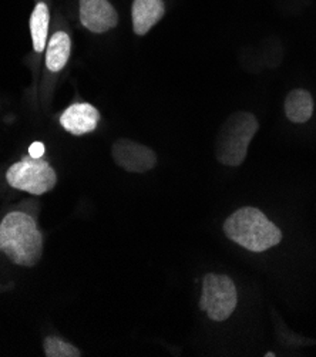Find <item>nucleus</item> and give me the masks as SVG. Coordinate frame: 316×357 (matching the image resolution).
Here are the masks:
<instances>
[{
  "label": "nucleus",
  "instance_id": "2",
  "mask_svg": "<svg viewBox=\"0 0 316 357\" xmlns=\"http://www.w3.org/2000/svg\"><path fill=\"white\" fill-rule=\"evenodd\" d=\"M225 235L251 252H264L283 241V232L264 212L254 206H243L224 222Z\"/></svg>",
  "mask_w": 316,
  "mask_h": 357
},
{
  "label": "nucleus",
  "instance_id": "13",
  "mask_svg": "<svg viewBox=\"0 0 316 357\" xmlns=\"http://www.w3.org/2000/svg\"><path fill=\"white\" fill-rule=\"evenodd\" d=\"M45 354L47 357H79L80 350L76 349L73 344L64 342L60 337L49 336L43 343Z\"/></svg>",
  "mask_w": 316,
  "mask_h": 357
},
{
  "label": "nucleus",
  "instance_id": "4",
  "mask_svg": "<svg viewBox=\"0 0 316 357\" xmlns=\"http://www.w3.org/2000/svg\"><path fill=\"white\" fill-rule=\"evenodd\" d=\"M6 181L12 188L31 195H43L56 187L57 175L47 161L29 155L8 169Z\"/></svg>",
  "mask_w": 316,
  "mask_h": 357
},
{
  "label": "nucleus",
  "instance_id": "12",
  "mask_svg": "<svg viewBox=\"0 0 316 357\" xmlns=\"http://www.w3.org/2000/svg\"><path fill=\"white\" fill-rule=\"evenodd\" d=\"M49 23H50V13L46 3L40 2L33 9L30 16V33H31V42L33 49L36 53L45 52L46 42H47V33H49Z\"/></svg>",
  "mask_w": 316,
  "mask_h": 357
},
{
  "label": "nucleus",
  "instance_id": "5",
  "mask_svg": "<svg viewBox=\"0 0 316 357\" xmlns=\"http://www.w3.org/2000/svg\"><path fill=\"white\" fill-rule=\"evenodd\" d=\"M238 305V292L235 283L227 275L206 273L202 280V295L200 307L211 320L224 322Z\"/></svg>",
  "mask_w": 316,
  "mask_h": 357
},
{
  "label": "nucleus",
  "instance_id": "8",
  "mask_svg": "<svg viewBox=\"0 0 316 357\" xmlns=\"http://www.w3.org/2000/svg\"><path fill=\"white\" fill-rule=\"evenodd\" d=\"M100 121V113L89 102H76L60 116L61 127L73 135H84L93 132Z\"/></svg>",
  "mask_w": 316,
  "mask_h": 357
},
{
  "label": "nucleus",
  "instance_id": "10",
  "mask_svg": "<svg viewBox=\"0 0 316 357\" xmlns=\"http://www.w3.org/2000/svg\"><path fill=\"white\" fill-rule=\"evenodd\" d=\"M285 116L295 124H305L313 114V98L308 90L295 89L285 98Z\"/></svg>",
  "mask_w": 316,
  "mask_h": 357
},
{
  "label": "nucleus",
  "instance_id": "11",
  "mask_svg": "<svg viewBox=\"0 0 316 357\" xmlns=\"http://www.w3.org/2000/svg\"><path fill=\"white\" fill-rule=\"evenodd\" d=\"M70 50H72V42L70 36L66 31H56L47 45L46 53V66L53 73L63 70L68 61Z\"/></svg>",
  "mask_w": 316,
  "mask_h": 357
},
{
  "label": "nucleus",
  "instance_id": "14",
  "mask_svg": "<svg viewBox=\"0 0 316 357\" xmlns=\"http://www.w3.org/2000/svg\"><path fill=\"white\" fill-rule=\"evenodd\" d=\"M45 151H46V149H45L42 142H33V144L29 149V155L33 157V158H42Z\"/></svg>",
  "mask_w": 316,
  "mask_h": 357
},
{
  "label": "nucleus",
  "instance_id": "9",
  "mask_svg": "<svg viewBox=\"0 0 316 357\" xmlns=\"http://www.w3.org/2000/svg\"><path fill=\"white\" fill-rule=\"evenodd\" d=\"M165 15L164 0H134L131 6L133 30L137 36L147 34Z\"/></svg>",
  "mask_w": 316,
  "mask_h": 357
},
{
  "label": "nucleus",
  "instance_id": "1",
  "mask_svg": "<svg viewBox=\"0 0 316 357\" xmlns=\"http://www.w3.org/2000/svg\"><path fill=\"white\" fill-rule=\"evenodd\" d=\"M0 252L13 264L33 268L43 254V235L31 215L22 211L8 213L0 222Z\"/></svg>",
  "mask_w": 316,
  "mask_h": 357
},
{
  "label": "nucleus",
  "instance_id": "3",
  "mask_svg": "<svg viewBox=\"0 0 316 357\" xmlns=\"http://www.w3.org/2000/svg\"><path fill=\"white\" fill-rule=\"evenodd\" d=\"M258 130L259 123L253 113H232L221 126L216 139L217 160L228 167H239L247 158L250 144Z\"/></svg>",
  "mask_w": 316,
  "mask_h": 357
},
{
  "label": "nucleus",
  "instance_id": "7",
  "mask_svg": "<svg viewBox=\"0 0 316 357\" xmlns=\"http://www.w3.org/2000/svg\"><path fill=\"white\" fill-rule=\"evenodd\" d=\"M80 22L91 33H105L119 24V13L109 0H80Z\"/></svg>",
  "mask_w": 316,
  "mask_h": 357
},
{
  "label": "nucleus",
  "instance_id": "6",
  "mask_svg": "<svg viewBox=\"0 0 316 357\" xmlns=\"http://www.w3.org/2000/svg\"><path fill=\"white\" fill-rule=\"evenodd\" d=\"M112 155L114 162L127 172L143 174L157 165V155L150 147L128 138H120L114 142Z\"/></svg>",
  "mask_w": 316,
  "mask_h": 357
}]
</instances>
